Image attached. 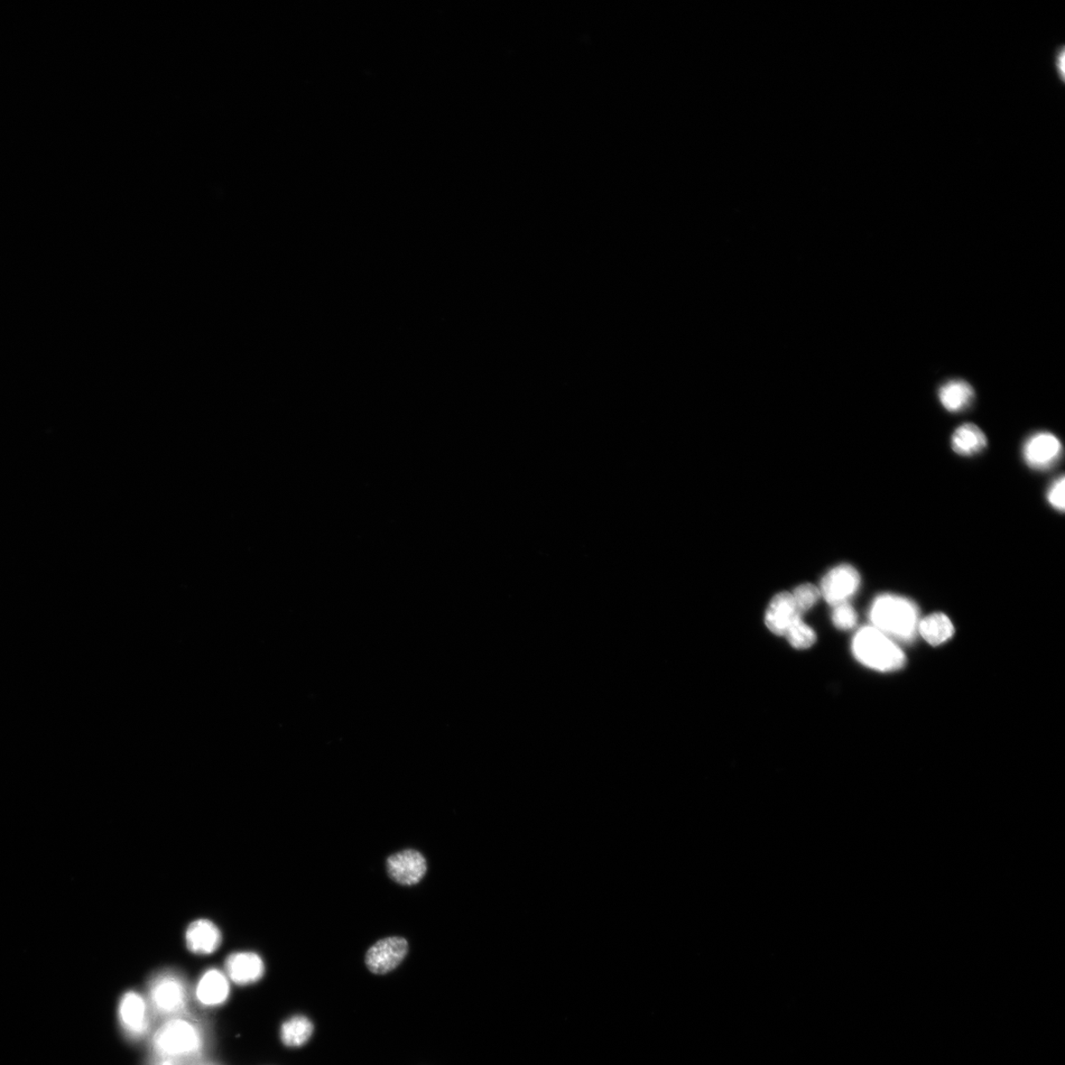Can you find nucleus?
<instances>
[{
	"label": "nucleus",
	"instance_id": "8",
	"mask_svg": "<svg viewBox=\"0 0 1065 1065\" xmlns=\"http://www.w3.org/2000/svg\"><path fill=\"white\" fill-rule=\"evenodd\" d=\"M407 952L409 943L403 938L379 940L366 953V966L373 974H387L401 964Z\"/></svg>",
	"mask_w": 1065,
	"mask_h": 1065
},
{
	"label": "nucleus",
	"instance_id": "4",
	"mask_svg": "<svg viewBox=\"0 0 1065 1065\" xmlns=\"http://www.w3.org/2000/svg\"><path fill=\"white\" fill-rule=\"evenodd\" d=\"M148 998V1003L157 1013L170 1018L179 1017L188 1005V987L177 972L163 971L152 979Z\"/></svg>",
	"mask_w": 1065,
	"mask_h": 1065
},
{
	"label": "nucleus",
	"instance_id": "11",
	"mask_svg": "<svg viewBox=\"0 0 1065 1065\" xmlns=\"http://www.w3.org/2000/svg\"><path fill=\"white\" fill-rule=\"evenodd\" d=\"M230 994V979L225 971L217 969L203 972L194 990L199 1004L208 1008H218L225 1004Z\"/></svg>",
	"mask_w": 1065,
	"mask_h": 1065
},
{
	"label": "nucleus",
	"instance_id": "6",
	"mask_svg": "<svg viewBox=\"0 0 1065 1065\" xmlns=\"http://www.w3.org/2000/svg\"><path fill=\"white\" fill-rule=\"evenodd\" d=\"M860 586L858 571L849 564H840L831 569L821 582V597L833 607L848 603Z\"/></svg>",
	"mask_w": 1065,
	"mask_h": 1065
},
{
	"label": "nucleus",
	"instance_id": "1",
	"mask_svg": "<svg viewBox=\"0 0 1065 1065\" xmlns=\"http://www.w3.org/2000/svg\"><path fill=\"white\" fill-rule=\"evenodd\" d=\"M873 627L888 637L909 642L918 633L919 609L910 599L894 594L878 596L870 609Z\"/></svg>",
	"mask_w": 1065,
	"mask_h": 1065
},
{
	"label": "nucleus",
	"instance_id": "5",
	"mask_svg": "<svg viewBox=\"0 0 1065 1065\" xmlns=\"http://www.w3.org/2000/svg\"><path fill=\"white\" fill-rule=\"evenodd\" d=\"M151 1004L136 990H127L119 998L118 1019L120 1029L129 1039L138 1040L144 1036L151 1027Z\"/></svg>",
	"mask_w": 1065,
	"mask_h": 1065
},
{
	"label": "nucleus",
	"instance_id": "13",
	"mask_svg": "<svg viewBox=\"0 0 1065 1065\" xmlns=\"http://www.w3.org/2000/svg\"><path fill=\"white\" fill-rule=\"evenodd\" d=\"M221 940L217 926L208 920L192 922L186 931L187 947L197 955H209L215 953L219 948Z\"/></svg>",
	"mask_w": 1065,
	"mask_h": 1065
},
{
	"label": "nucleus",
	"instance_id": "10",
	"mask_svg": "<svg viewBox=\"0 0 1065 1065\" xmlns=\"http://www.w3.org/2000/svg\"><path fill=\"white\" fill-rule=\"evenodd\" d=\"M263 959L254 952H236L225 961V974L237 986L247 987L258 983L264 977Z\"/></svg>",
	"mask_w": 1065,
	"mask_h": 1065
},
{
	"label": "nucleus",
	"instance_id": "7",
	"mask_svg": "<svg viewBox=\"0 0 1065 1065\" xmlns=\"http://www.w3.org/2000/svg\"><path fill=\"white\" fill-rule=\"evenodd\" d=\"M1062 446L1060 439L1050 432L1032 435L1024 444L1023 457L1026 464L1034 470L1045 471L1055 466L1061 457Z\"/></svg>",
	"mask_w": 1065,
	"mask_h": 1065
},
{
	"label": "nucleus",
	"instance_id": "16",
	"mask_svg": "<svg viewBox=\"0 0 1065 1065\" xmlns=\"http://www.w3.org/2000/svg\"><path fill=\"white\" fill-rule=\"evenodd\" d=\"M954 632L955 629L950 619L941 613L932 614L920 620L918 627V633L933 646L946 643Z\"/></svg>",
	"mask_w": 1065,
	"mask_h": 1065
},
{
	"label": "nucleus",
	"instance_id": "15",
	"mask_svg": "<svg viewBox=\"0 0 1065 1065\" xmlns=\"http://www.w3.org/2000/svg\"><path fill=\"white\" fill-rule=\"evenodd\" d=\"M952 448L961 456H974L987 447V439L979 426L965 423L955 430L951 439Z\"/></svg>",
	"mask_w": 1065,
	"mask_h": 1065
},
{
	"label": "nucleus",
	"instance_id": "21",
	"mask_svg": "<svg viewBox=\"0 0 1065 1065\" xmlns=\"http://www.w3.org/2000/svg\"><path fill=\"white\" fill-rule=\"evenodd\" d=\"M1064 489H1065V479H1064V477L1061 476L1057 480H1054V483L1050 487L1049 493H1048V500H1049L1050 504L1061 512H1064V506H1065L1064 505Z\"/></svg>",
	"mask_w": 1065,
	"mask_h": 1065
},
{
	"label": "nucleus",
	"instance_id": "2",
	"mask_svg": "<svg viewBox=\"0 0 1065 1065\" xmlns=\"http://www.w3.org/2000/svg\"><path fill=\"white\" fill-rule=\"evenodd\" d=\"M852 651L860 663L881 672L899 670L905 663L901 648L874 627L860 629L852 643Z\"/></svg>",
	"mask_w": 1065,
	"mask_h": 1065
},
{
	"label": "nucleus",
	"instance_id": "3",
	"mask_svg": "<svg viewBox=\"0 0 1065 1065\" xmlns=\"http://www.w3.org/2000/svg\"><path fill=\"white\" fill-rule=\"evenodd\" d=\"M152 1045L157 1057L183 1061L201 1050L202 1036L199 1027L188 1019L174 1017L157 1030Z\"/></svg>",
	"mask_w": 1065,
	"mask_h": 1065
},
{
	"label": "nucleus",
	"instance_id": "17",
	"mask_svg": "<svg viewBox=\"0 0 1065 1065\" xmlns=\"http://www.w3.org/2000/svg\"><path fill=\"white\" fill-rule=\"evenodd\" d=\"M313 1034V1024L308 1018L298 1015L286 1020L281 1029L282 1042L290 1048H299L307 1043Z\"/></svg>",
	"mask_w": 1065,
	"mask_h": 1065
},
{
	"label": "nucleus",
	"instance_id": "18",
	"mask_svg": "<svg viewBox=\"0 0 1065 1065\" xmlns=\"http://www.w3.org/2000/svg\"><path fill=\"white\" fill-rule=\"evenodd\" d=\"M790 643L798 650H806L816 643V634L814 629L806 625L802 619L795 622L786 632L785 635Z\"/></svg>",
	"mask_w": 1065,
	"mask_h": 1065
},
{
	"label": "nucleus",
	"instance_id": "20",
	"mask_svg": "<svg viewBox=\"0 0 1065 1065\" xmlns=\"http://www.w3.org/2000/svg\"><path fill=\"white\" fill-rule=\"evenodd\" d=\"M832 618L833 625L841 629V631H848V629L855 627L857 623L856 610L848 603L835 606Z\"/></svg>",
	"mask_w": 1065,
	"mask_h": 1065
},
{
	"label": "nucleus",
	"instance_id": "9",
	"mask_svg": "<svg viewBox=\"0 0 1065 1065\" xmlns=\"http://www.w3.org/2000/svg\"><path fill=\"white\" fill-rule=\"evenodd\" d=\"M428 872V864L418 850L406 849L387 859V872L397 884H419Z\"/></svg>",
	"mask_w": 1065,
	"mask_h": 1065
},
{
	"label": "nucleus",
	"instance_id": "12",
	"mask_svg": "<svg viewBox=\"0 0 1065 1065\" xmlns=\"http://www.w3.org/2000/svg\"><path fill=\"white\" fill-rule=\"evenodd\" d=\"M801 615L791 593L782 592L768 605L766 625L774 635H785L790 627L801 619Z\"/></svg>",
	"mask_w": 1065,
	"mask_h": 1065
},
{
	"label": "nucleus",
	"instance_id": "14",
	"mask_svg": "<svg viewBox=\"0 0 1065 1065\" xmlns=\"http://www.w3.org/2000/svg\"><path fill=\"white\" fill-rule=\"evenodd\" d=\"M944 409L958 413L968 409L975 399L974 389L965 380H951L942 385L938 392Z\"/></svg>",
	"mask_w": 1065,
	"mask_h": 1065
},
{
	"label": "nucleus",
	"instance_id": "19",
	"mask_svg": "<svg viewBox=\"0 0 1065 1065\" xmlns=\"http://www.w3.org/2000/svg\"><path fill=\"white\" fill-rule=\"evenodd\" d=\"M791 595L798 606L799 612L802 614L807 612L808 610L817 604L821 597L820 589L813 585H802L795 588Z\"/></svg>",
	"mask_w": 1065,
	"mask_h": 1065
},
{
	"label": "nucleus",
	"instance_id": "22",
	"mask_svg": "<svg viewBox=\"0 0 1065 1065\" xmlns=\"http://www.w3.org/2000/svg\"><path fill=\"white\" fill-rule=\"evenodd\" d=\"M1053 63L1058 77L1065 80V47L1055 49L1053 54Z\"/></svg>",
	"mask_w": 1065,
	"mask_h": 1065
}]
</instances>
